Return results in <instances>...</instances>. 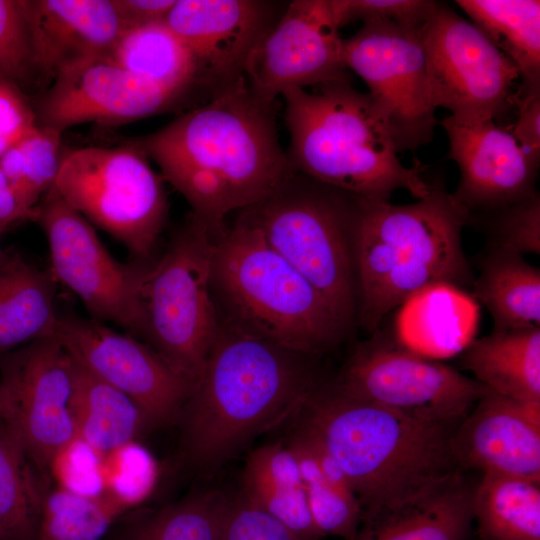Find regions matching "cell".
Wrapping results in <instances>:
<instances>
[{"instance_id":"44dd1931","label":"cell","mask_w":540,"mask_h":540,"mask_svg":"<svg viewBox=\"0 0 540 540\" xmlns=\"http://www.w3.org/2000/svg\"><path fill=\"white\" fill-rule=\"evenodd\" d=\"M33 68L43 81L109 57L126 31L114 0H26Z\"/></svg>"},{"instance_id":"484cf974","label":"cell","mask_w":540,"mask_h":540,"mask_svg":"<svg viewBox=\"0 0 540 540\" xmlns=\"http://www.w3.org/2000/svg\"><path fill=\"white\" fill-rule=\"evenodd\" d=\"M483 34L518 68L517 97L540 93V2L457 0Z\"/></svg>"},{"instance_id":"30bf717a","label":"cell","mask_w":540,"mask_h":540,"mask_svg":"<svg viewBox=\"0 0 540 540\" xmlns=\"http://www.w3.org/2000/svg\"><path fill=\"white\" fill-rule=\"evenodd\" d=\"M333 385L355 398L453 426L489 391L379 331L357 346Z\"/></svg>"},{"instance_id":"4dcf8cb0","label":"cell","mask_w":540,"mask_h":540,"mask_svg":"<svg viewBox=\"0 0 540 540\" xmlns=\"http://www.w3.org/2000/svg\"><path fill=\"white\" fill-rule=\"evenodd\" d=\"M229 495L202 490L128 520L112 540H220Z\"/></svg>"},{"instance_id":"6da1fadb","label":"cell","mask_w":540,"mask_h":540,"mask_svg":"<svg viewBox=\"0 0 540 540\" xmlns=\"http://www.w3.org/2000/svg\"><path fill=\"white\" fill-rule=\"evenodd\" d=\"M277 112L278 101L254 94L242 76L130 144L158 164L196 218L221 232L229 213L261 201L294 172Z\"/></svg>"},{"instance_id":"d6a6232c","label":"cell","mask_w":540,"mask_h":540,"mask_svg":"<svg viewBox=\"0 0 540 540\" xmlns=\"http://www.w3.org/2000/svg\"><path fill=\"white\" fill-rule=\"evenodd\" d=\"M60 150L61 133L38 124L0 156V168L31 221L37 217L40 201L54 187Z\"/></svg>"},{"instance_id":"836d02e7","label":"cell","mask_w":540,"mask_h":540,"mask_svg":"<svg viewBox=\"0 0 540 540\" xmlns=\"http://www.w3.org/2000/svg\"><path fill=\"white\" fill-rule=\"evenodd\" d=\"M126 507L112 495H81L60 486L43 496L37 540H101Z\"/></svg>"},{"instance_id":"603a6c76","label":"cell","mask_w":540,"mask_h":540,"mask_svg":"<svg viewBox=\"0 0 540 540\" xmlns=\"http://www.w3.org/2000/svg\"><path fill=\"white\" fill-rule=\"evenodd\" d=\"M287 445L294 453L313 523L322 535L352 540L362 512L343 471L320 441L296 426Z\"/></svg>"},{"instance_id":"e575fe53","label":"cell","mask_w":540,"mask_h":540,"mask_svg":"<svg viewBox=\"0 0 540 540\" xmlns=\"http://www.w3.org/2000/svg\"><path fill=\"white\" fill-rule=\"evenodd\" d=\"M102 492L120 501L127 510L141 504L153 491L158 466L136 441L100 455Z\"/></svg>"},{"instance_id":"ac0fdd59","label":"cell","mask_w":540,"mask_h":540,"mask_svg":"<svg viewBox=\"0 0 540 540\" xmlns=\"http://www.w3.org/2000/svg\"><path fill=\"white\" fill-rule=\"evenodd\" d=\"M272 3L176 0L165 22L190 53L196 84L212 94L244 76L250 54L275 24Z\"/></svg>"},{"instance_id":"8992f818","label":"cell","mask_w":540,"mask_h":540,"mask_svg":"<svg viewBox=\"0 0 540 540\" xmlns=\"http://www.w3.org/2000/svg\"><path fill=\"white\" fill-rule=\"evenodd\" d=\"M211 289L221 321L297 353L317 356L347 333L312 285L239 218L216 239Z\"/></svg>"},{"instance_id":"f546056e","label":"cell","mask_w":540,"mask_h":540,"mask_svg":"<svg viewBox=\"0 0 540 540\" xmlns=\"http://www.w3.org/2000/svg\"><path fill=\"white\" fill-rule=\"evenodd\" d=\"M108 58L182 96L196 84L192 57L165 21L126 30Z\"/></svg>"},{"instance_id":"7402d4cb","label":"cell","mask_w":540,"mask_h":540,"mask_svg":"<svg viewBox=\"0 0 540 540\" xmlns=\"http://www.w3.org/2000/svg\"><path fill=\"white\" fill-rule=\"evenodd\" d=\"M461 365L493 393L540 404V327L493 330L469 343Z\"/></svg>"},{"instance_id":"74e56055","label":"cell","mask_w":540,"mask_h":540,"mask_svg":"<svg viewBox=\"0 0 540 540\" xmlns=\"http://www.w3.org/2000/svg\"><path fill=\"white\" fill-rule=\"evenodd\" d=\"M432 0H332L340 27L360 20L364 23L388 21L407 27H423L434 13Z\"/></svg>"},{"instance_id":"2e32d148","label":"cell","mask_w":540,"mask_h":540,"mask_svg":"<svg viewBox=\"0 0 540 540\" xmlns=\"http://www.w3.org/2000/svg\"><path fill=\"white\" fill-rule=\"evenodd\" d=\"M332 0H296L256 45L244 77L265 100L330 82H350Z\"/></svg>"},{"instance_id":"f1b7e54d","label":"cell","mask_w":540,"mask_h":540,"mask_svg":"<svg viewBox=\"0 0 540 540\" xmlns=\"http://www.w3.org/2000/svg\"><path fill=\"white\" fill-rule=\"evenodd\" d=\"M473 518L482 540H540V483L484 472L473 490Z\"/></svg>"},{"instance_id":"1f68e13d","label":"cell","mask_w":540,"mask_h":540,"mask_svg":"<svg viewBox=\"0 0 540 540\" xmlns=\"http://www.w3.org/2000/svg\"><path fill=\"white\" fill-rule=\"evenodd\" d=\"M22 444L0 416V532L4 540H37L43 496Z\"/></svg>"},{"instance_id":"9a60e30c","label":"cell","mask_w":540,"mask_h":540,"mask_svg":"<svg viewBox=\"0 0 540 540\" xmlns=\"http://www.w3.org/2000/svg\"><path fill=\"white\" fill-rule=\"evenodd\" d=\"M53 336L78 364L131 398L150 425L180 418L194 385L146 342L72 315H59Z\"/></svg>"},{"instance_id":"7bdbcfd3","label":"cell","mask_w":540,"mask_h":540,"mask_svg":"<svg viewBox=\"0 0 540 540\" xmlns=\"http://www.w3.org/2000/svg\"><path fill=\"white\" fill-rule=\"evenodd\" d=\"M516 107L518 117L511 133L526 151L540 158V93L519 96Z\"/></svg>"},{"instance_id":"52a82bcc","label":"cell","mask_w":540,"mask_h":540,"mask_svg":"<svg viewBox=\"0 0 540 540\" xmlns=\"http://www.w3.org/2000/svg\"><path fill=\"white\" fill-rule=\"evenodd\" d=\"M240 212L239 219L312 285L347 332L357 314L358 198L294 170L275 191Z\"/></svg>"},{"instance_id":"ee69618b","label":"cell","mask_w":540,"mask_h":540,"mask_svg":"<svg viewBox=\"0 0 540 540\" xmlns=\"http://www.w3.org/2000/svg\"><path fill=\"white\" fill-rule=\"evenodd\" d=\"M125 30L165 21L176 0H114Z\"/></svg>"},{"instance_id":"7dc6e473","label":"cell","mask_w":540,"mask_h":540,"mask_svg":"<svg viewBox=\"0 0 540 540\" xmlns=\"http://www.w3.org/2000/svg\"><path fill=\"white\" fill-rule=\"evenodd\" d=\"M0 540H4L2 533L0 532Z\"/></svg>"},{"instance_id":"8fae6325","label":"cell","mask_w":540,"mask_h":540,"mask_svg":"<svg viewBox=\"0 0 540 540\" xmlns=\"http://www.w3.org/2000/svg\"><path fill=\"white\" fill-rule=\"evenodd\" d=\"M422 40L436 109L469 125L495 121L516 107L517 66L471 21L438 2Z\"/></svg>"},{"instance_id":"ffe728a7","label":"cell","mask_w":540,"mask_h":540,"mask_svg":"<svg viewBox=\"0 0 540 540\" xmlns=\"http://www.w3.org/2000/svg\"><path fill=\"white\" fill-rule=\"evenodd\" d=\"M451 444L461 469L540 483V404L488 391L457 425Z\"/></svg>"},{"instance_id":"5bb4252c","label":"cell","mask_w":540,"mask_h":540,"mask_svg":"<svg viewBox=\"0 0 540 540\" xmlns=\"http://www.w3.org/2000/svg\"><path fill=\"white\" fill-rule=\"evenodd\" d=\"M45 232L50 272L84 304L93 319L140 332V284L146 266L116 261L90 222L52 188L40 201L35 219Z\"/></svg>"},{"instance_id":"8d00e7d4","label":"cell","mask_w":540,"mask_h":540,"mask_svg":"<svg viewBox=\"0 0 540 540\" xmlns=\"http://www.w3.org/2000/svg\"><path fill=\"white\" fill-rule=\"evenodd\" d=\"M33 72L26 0H0V77L17 84Z\"/></svg>"},{"instance_id":"60d3db41","label":"cell","mask_w":540,"mask_h":540,"mask_svg":"<svg viewBox=\"0 0 540 540\" xmlns=\"http://www.w3.org/2000/svg\"><path fill=\"white\" fill-rule=\"evenodd\" d=\"M99 460L98 453L76 438L56 454L48 468L58 486L94 496L102 492Z\"/></svg>"},{"instance_id":"ba28073f","label":"cell","mask_w":540,"mask_h":540,"mask_svg":"<svg viewBox=\"0 0 540 540\" xmlns=\"http://www.w3.org/2000/svg\"><path fill=\"white\" fill-rule=\"evenodd\" d=\"M220 233L191 214L140 284L139 335L194 388L220 324L211 289Z\"/></svg>"},{"instance_id":"4fadbf2b","label":"cell","mask_w":540,"mask_h":540,"mask_svg":"<svg viewBox=\"0 0 540 540\" xmlns=\"http://www.w3.org/2000/svg\"><path fill=\"white\" fill-rule=\"evenodd\" d=\"M73 360L47 337L0 357L1 417L39 468L77 438Z\"/></svg>"},{"instance_id":"83f0119b","label":"cell","mask_w":540,"mask_h":540,"mask_svg":"<svg viewBox=\"0 0 540 540\" xmlns=\"http://www.w3.org/2000/svg\"><path fill=\"white\" fill-rule=\"evenodd\" d=\"M473 490L462 477L418 505L365 524L352 540H467Z\"/></svg>"},{"instance_id":"ab89813d","label":"cell","mask_w":540,"mask_h":540,"mask_svg":"<svg viewBox=\"0 0 540 540\" xmlns=\"http://www.w3.org/2000/svg\"><path fill=\"white\" fill-rule=\"evenodd\" d=\"M220 540H299L241 493L228 496Z\"/></svg>"},{"instance_id":"3957f363","label":"cell","mask_w":540,"mask_h":540,"mask_svg":"<svg viewBox=\"0 0 540 540\" xmlns=\"http://www.w3.org/2000/svg\"><path fill=\"white\" fill-rule=\"evenodd\" d=\"M311 358L220 320L179 418L187 465L214 471L253 437L297 415L318 384Z\"/></svg>"},{"instance_id":"9c48e42d","label":"cell","mask_w":540,"mask_h":540,"mask_svg":"<svg viewBox=\"0 0 540 540\" xmlns=\"http://www.w3.org/2000/svg\"><path fill=\"white\" fill-rule=\"evenodd\" d=\"M53 189L138 258L151 254L166 223L163 177L132 144L88 146L66 153Z\"/></svg>"},{"instance_id":"f35d334b","label":"cell","mask_w":540,"mask_h":540,"mask_svg":"<svg viewBox=\"0 0 540 540\" xmlns=\"http://www.w3.org/2000/svg\"><path fill=\"white\" fill-rule=\"evenodd\" d=\"M246 488H303L299 465L290 447L276 442L253 451L242 475V489Z\"/></svg>"},{"instance_id":"cb8c5ba5","label":"cell","mask_w":540,"mask_h":540,"mask_svg":"<svg viewBox=\"0 0 540 540\" xmlns=\"http://www.w3.org/2000/svg\"><path fill=\"white\" fill-rule=\"evenodd\" d=\"M55 281L16 253L0 268V357L54 335Z\"/></svg>"},{"instance_id":"f6af8a7d","label":"cell","mask_w":540,"mask_h":540,"mask_svg":"<svg viewBox=\"0 0 540 540\" xmlns=\"http://www.w3.org/2000/svg\"><path fill=\"white\" fill-rule=\"evenodd\" d=\"M22 221H31L20 207L10 184L0 168V230L3 232L10 226Z\"/></svg>"},{"instance_id":"4316f807","label":"cell","mask_w":540,"mask_h":540,"mask_svg":"<svg viewBox=\"0 0 540 540\" xmlns=\"http://www.w3.org/2000/svg\"><path fill=\"white\" fill-rule=\"evenodd\" d=\"M495 331L540 327V270L522 255L490 248L473 281Z\"/></svg>"},{"instance_id":"e0dca14e","label":"cell","mask_w":540,"mask_h":540,"mask_svg":"<svg viewBox=\"0 0 540 540\" xmlns=\"http://www.w3.org/2000/svg\"><path fill=\"white\" fill-rule=\"evenodd\" d=\"M448 140V157L460 170L451 193L470 218L490 214L538 193L540 158L526 151L511 133L494 120L461 124L450 116L441 122Z\"/></svg>"},{"instance_id":"5b68a950","label":"cell","mask_w":540,"mask_h":540,"mask_svg":"<svg viewBox=\"0 0 540 540\" xmlns=\"http://www.w3.org/2000/svg\"><path fill=\"white\" fill-rule=\"evenodd\" d=\"M293 169L367 201L390 202L405 189L417 199L431 184L406 167L368 93L330 82L282 94Z\"/></svg>"},{"instance_id":"7c38bea8","label":"cell","mask_w":540,"mask_h":540,"mask_svg":"<svg viewBox=\"0 0 540 540\" xmlns=\"http://www.w3.org/2000/svg\"><path fill=\"white\" fill-rule=\"evenodd\" d=\"M423 27L368 22L352 37L343 39L346 68L366 83L398 152L415 151L430 143L438 124L429 88Z\"/></svg>"},{"instance_id":"7a4b0ae2","label":"cell","mask_w":540,"mask_h":540,"mask_svg":"<svg viewBox=\"0 0 540 540\" xmlns=\"http://www.w3.org/2000/svg\"><path fill=\"white\" fill-rule=\"evenodd\" d=\"M296 418L340 466L364 525L418 505L463 477L451 444L457 426L319 384Z\"/></svg>"},{"instance_id":"d590c367","label":"cell","mask_w":540,"mask_h":540,"mask_svg":"<svg viewBox=\"0 0 540 540\" xmlns=\"http://www.w3.org/2000/svg\"><path fill=\"white\" fill-rule=\"evenodd\" d=\"M482 224L490 248L520 255L540 253V196H534L496 212L470 218Z\"/></svg>"},{"instance_id":"b9f144b4","label":"cell","mask_w":540,"mask_h":540,"mask_svg":"<svg viewBox=\"0 0 540 540\" xmlns=\"http://www.w3.org/2000/svg\"><path fill=\"white\" fill-rule=\"evenodd\" d=\"M38 124L16 83L0 77V156Z\"/></svg>"},{"instance_id":"c3c4849f","label":"cell","mask_w":540,"mask_h":540,"mask_svg":"<svg viewBox=\"0 0 540 540\" xmlns=\"http://www.w3.org/2000/svg\"><path fill=\"white\" fill-rule=\"evenodd\" d=\"M0 416H1V406H0Z\"/></svg>"},{"instance_id":"bcb514c9","label":"cell","mask_w":540,"mask_h":540,"mask_svg":"<svg viewBox=\"0 0 540 540\" xmlns=\"http://www.w3.org/2000/svg\"><path fill=\"white\" fill-rule=\"evenodd\" d=\"M1 233H2V231L0 230V235H1ZM11 256H12V252H9V251L5 250L0 245V268L5 266L9 262V260L11 259Z\"/></svg>"},{"instance_id":"277c9868","label":"cell","mask_w":540,"mask_h":540,"mask_svg":"<svg viewBox=\"0 0 540 540\" xmlns=\"http://www.w3.org/2000/svg\"><path fill=\"white\" fill-rule=\"evenodd\" d=\"M467 213L439 183L412 204L358 198L354 232L356 321L378 330L384 317L437 285L473 286L462 246Z\"/></svg>"},{"instance_id":"d4e9b609","label":"cell","mask_w":540,"mask_h":540,"mask_svg":"<svg viewBox=\"0 0 540 540\" xmlns=\"http://www.w3.org/2000/svg\"><path fill=\"white\" fill-rule=\"evenodd\" d=\"M72 360L77 438L99 455L136 441L150 426L144 412L127 395Z\"/></svg>"},{"instance_id":"d6986e66","label":"cell","mask_w":540,"mask_h":540,"mask_svg":"<svg viewBox=\"0 0 540 540\" xmlns=\"http://www.w3.org/2000/svg\"><path fill=\"white\" fill-rule=\"evenodd\" d=\"M181 96L108 57L100 58L74 67L52 82L41 102L38 123L61 134L89 122L128 123L167 110Z\"/></svg>"}]
</instances>
